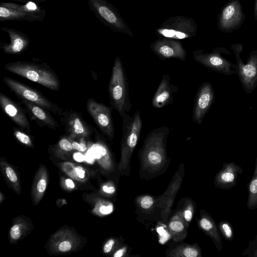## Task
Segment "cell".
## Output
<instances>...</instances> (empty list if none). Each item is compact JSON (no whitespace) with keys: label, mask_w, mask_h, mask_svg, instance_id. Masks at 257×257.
<instances>
[{"label":"cell","mask_w":257,"mask_h":257,"mask_svg":"<svg viewBox=\"0 0 257 257\" xmlns=\"http://www.w3.org/2000/svg\"><path fill=\"white\" fill-rule=\"evenodd\" d=\"M242 172V168L234 162L224 163L215 176L214 186L219 189L229 190L235 186L238 175Z\"/></svg>","instance_id":"obj_16"},{"label":"cell","mask_w":257,"mask_h":257,"mask_svg":"<svg viewBox=\"0 0 257 257\" xmlns=\"http://www.w3.org/2000/svg\"><path fill=\"white\" fill-rule=\"evenodd\" d=\"M254 169L251 180L248 184V197L247 207L249 210L257 209V156Z\"/></svg>","instance_id":"obj_23"},{"label":"cell","mask_w":257,"mask_h":257,"mask_svg":"<svg viewBox=\"0 0 257 257\" xmlns=\"http://www.w3.org/2000/svg\"><path fill=\"white\" fill-rule=\"evenodd\" d=\"M124 251H125V250L124 248H121L115 252V253L113 254V256H114V257L122 256L124 253Z\"/></svg>","instance_id":"obj_42"},{"label":"cell","mask_w":257,"mask_h":257,"mask_svg":"<svg viewBox=\"0 0 257 257\" xmlns=\"http://www.w3.org/2000/svg\"><path fill=\"white\" fill-rule=\"evenodd\" d=\"M242 255L257 257V235L254 239L249 241L247 247L243 251Z\"/></svg>","instance_id":"obj_27"},{"label":"cell","mask_w":257,"mask_h":257,"mask_svg":"<svg viewBox=\"0 0 257 257\" xmlns=\"http://www.w3.org/2000/svg\"><path fill=\"white\" fill-rule=\"evenodd\" d=\"M4 81L10 89L22 99L41 106L54 114L59 113L58 107L37 90L8 77H5Z\"/></svg>","instance_id":"obj_10"},{"label":"cell","mask_w":257,"mask_h":257,"mask_svg":"<svg viewBox=\"0 0 257 257\" xmlns=\"http://www.w3.org/2000/svg\"><path fill=\"white\" fill-rule=\"evenodd\" d=\"M254 16L255 20H257V0H255Z\"/></svg>","instance_id":"obj_44"},{"label":"cell","mask_w":257,"mask_h":257,"mask_svg":"<svg viewBox=\"0 0 257 257\" xmlns=\"http://www.w3.org/2000/svg\"><path fill=\"white\" fill-rule=\"evenodd\" d=\"M169 74H164L153 97L152 104L154 107L161 108L172 103L173 94L178 91V87L171 82Z\"/></svg>","instance_id":"obj_18"},{"label":"cell","mask_w":257,"mask_h":257,"mask_svg":"<svg viewBox=\"0 0 257 257\" xmlns=\"http://www.w3.org/2000/svg\"><path fill=\"white\" fill-rule=\"evenodd\" d=\"M14 135L16 139L21 143L27 146L32 147V141L28 135L17 128L14 129Z\"/></svg>","instance_id":"obj_29"},{"label":"cell","mask_w":257,"mask_h":257,"mask_svg":"<svg viewBox=\"0 0 257 257\" xmlns=\"http://www.w3.org/2000/svg\"><path fill=\"white\" fill-rule=\"evenodd\" d=\"M90 10L105 26L117 33L133 34L116 8L107 0H87Z\"/></svg>","instance_id":"obj_6"},{"label":"cell","mask_w":257,"mask_h":257,"mask_svg":"<svg viewBox=\"0 0 257 257\" xmlns=\"http://www.w3.org/2000/svg\"><path fill=\"white\" fill-rule=\"evenodd\" d=\"M1 166L4 175L8 178L16 192H19V180L14 169L6 162L1 161Z\"/></svg>","instance_id":"obj_24"},{"label":"cell","mask_w":257,"mask_h":257,"mask_svg":"<svg viewBox=\"0 0 257 257\" xmlns=\"http://www.w3.org/2000/svg\"><path fill=\"white\" fill-rule=\"evenodd\" d=\"M76 176L80 179H83L85 176V172L84 170L80 166L76 167L75 169Z\"/></svg>","instance_id":"obj_37"},{"label":"cell","mask_w":257,"mask_h":257,"mask_svg":"<svg viewBox=\"0 0 257 257\" xmlns=\"http://www.w3.org/2000/svg\"><path fill=\"white\" fill-rule=\"evenodd\" d=\"M65 184L66 186L70 188L73 189L75 188V184L73 181L70 179H67L65 180Z\"/></svg>","instance_id":"obj_41"},{"label":"cell","mask_w":257,"mask_h":257,"mask_svg":"<svg viewBox=\"0 0 257 257\" xmlns=\"http://www.w3.org/2000/svg\"><path fill=\"white\" fill-rule=\"evenodd\" d=\"M102 189L103 192L108 194L114 193L115 191V188L113 186L104 185L102 186Z\"/></svg>","instance_id":"obj_38"},{"label":"cell","mask_w":257,"mask_h":257,"mask_svg":"<svg viewBox=\"0 0 257 257\" xmlns=\"http://www.w3.org/2000/svg\"><path fill=\"white\" fill-rule=\"evenodd\" d=\"M112 209L113 208L111 205H102L99 207L98 210L101 214L106 215L111 213L112 211Z\"/></svg>","instance_id":"obj_35"},{"label":"cell","mask_w":257,"mask_h":257,"mask_svg":"<svg viewBox=\"0 0 257 257\" xmlns=\"http://www.w3.org/2000/svg\"><path fill=\"white\" fill-rule=\"evenodd\" d=\"M37 173L33 183L32 193L33 201L35 204H37L41 199L48 183V176L46 169L41 168Z\"/></svg>","instance_id":"obj_22"},{"label":"cell","mask_w":257,"mask_h":257,"mask_svg":"<svg viewBox=\"0 0 257 257\" xmlns=\"http://www.w3.org/2000/svg\"><path fill=\"white\" fill-rule=\"evenodd\" d=\"M197 25L194 21L188 17L177 16L172 17L156 29V33L162 37L181 40L194 36Z\"/></svg>","instance_id":"obj_9"},{"label":"cell","mask_w":257,"mask_h":257,"mask_svg":"<svg viewBox=\"0 0 257 257\" xmlns=\"http://www.w3.org/2000/svg\"><path fill=\"white\" fill-rule=\"evenodd\" d=\"M153 52L162 60L176 58L185 61L187 53L180 42L162 37L150 44Z\"/></svg>","instance_id":"obj_14"},{"label":"cell","mask_w":257,"mask_h":257,"mask_svg":"<svg viewBox=\"0 0 257 257\" xmlns=\"http://www.w3.org/2000/svg\"><path fill=\"white\" fill-rule=\"evenodd\" d=\"M86 108L103 134L108 139H113L114 136V128L111 115L113 108L98 102L92 98L87 100Z\"/></svg>","instance_id":"obj_11"},{"label":"cell","mask_w":257,"mask_h":257,"mask_svg":"<svg viewBox=\"0 0 257 257\" xmlns=\"http://www.w3.org/2000/svg\"><path fill=\"white\" fill-rule=\"evenodd\" d=\"M175 256H185V257H197L201 255L199 249L195 246H189L181 247L179 248V251L176 252Z\"/></svg>","instance_id":"obj_26"},{"label":"cell","mask_w":257,"mask_h":257,"mask_svg":"<svg viewBox=\"0 0 257 257\" xmlns=\"http://www.w3.org/2000/svg\"><path fill=\"white\" fill-rule=\"evenodd\" d=\"M58 146L60 150L66 152H70L73 149L72 142L69 139L66 138H62L59 140Z\"/></svg>","instance_id":"obj_31"},{"label":"cell","mask_w":257,"mask_h":257,"mask_svg":"<svg viewBox=\"0 0 257 257\" xmlns=\"http://www.w3.org/2000/svg\"><path fill=\"white\" fill-rule=\"evenodd\" d=\"M10 1H16V2H18L21 3L22 4H25V3L29 2H36L37 3H40L38 0H10Z\"/></svg>","instance_id":"obj_43"},{"label":"cell","mask_w":257,"mask_h":257,"mask_svg":"<svg viewBox=\"0 0 257 257\" xmlns=\"http://www.w3.org/2000/svg\"><path fill=\"white\" fill-rule=\"evenodd\" d=\"M71 239L63 238L59 240L57 243V249L60 252H67L72 249L74 242Z\"/></svg>","instance_id":"obj_28"},{"label":"cell","mask_w":257,"mask_h":257,"mask_svg":"<svg viewBox=\"0 0 257 257\" xmlns=\"http://www.w3.org/2000/svg\"><path fill=\"white\" fill-rule=\"evenodd\" d=\"M6 70L52 90L60 88L58 78L49 67L29 61H16L6 63Z\"/></svg>","instance_id":"obj_3"},{"label":"cell","mask_w":257,"mask_h":257,"mask_svg":"<svg viewBox=\"0 0 257 257\" xmlns=\"http://www.w3.org/2000/svg\"><path fill=\"white\" fill-rule=\"evenodd\" d=\"M10 38V43L1 42V47L4 52L9 54H17L25 51L30 43V38L26 34L12 28L2 27Z\"/></svg>","instance_id":"obj_15"},{"label":"cell","mask_w":257,"mask_h":257,"mask_svg":"<svg viewBox=\"0 0 257 257\" xmlns=\"http://www.w3.org/2000/svg\"><path fill=\"white\" fill-rule=\"evenodd\" d=\"M169 228L173 232H181L184 229V225L182 221L180 220H173L169 225Z\"/></svg>","instance_id":"obj_32"},{"label":"cell","mask_w":257,"mask_h":257,"mask_svg":"<svg viewBox=\"0 0 257 257\" xmlns=\"http://www.w3.org/2000/svg\"><path fill=\"white\" fill-rule=\"evenodd\" d=\"M153 199L151 196H144L141 200V206L144 209L150 208L153 204Z\"/></svg>","instance_id":"obj_33"},{"label":"cell","mask_w":257,"mask_h":257,"mask_svg":"<svg viewBox=\"0 0 257 257\" xmlns=\"http://www.w3.org/2000/svg\"><path fill=\"white\" fill-rule=\"evenodd\" d=\"M108 90L111 106L122 117L131 110L132 104L127 75L119 56L114 61Z\"/></svg>","instance_id":"obj_2"},{"label":"cell","mask_w":257,"mask_h":257,"mask_svg":"<svg viewBox=\"0 0 257 257\" xmlns=\"http://www.w3.org/2000/svg\"><path fill=\"white\" fill-rule=\"evenodd\" d=\"M45 16L46 10L34 2H29L22 4L11 2L0 3L1 22L42 21Z\"/></svg>","instance_id":"obj_5"},{"label":"cell","mask_w":257,"mask_h":257,"mask_svg":"<svg viewBox=\"0 0 257 257\" xmlns=\"http://www.w3.org/2000/svg\"><path fill=\"white\" fill-rule=\"evenodd\" d=\"M66 130L70 139H83L89 137L91 130L87 123L74 112H70L65 117Z\"/></svg>","instance_id":"obj_19"},{"label":"cell","mask_w":257,"mask_h":257,"mask_svg":"<svg viewBox=\"0 0 257 257\" xmlns=\"http://www.w3.org/2000/svg\"><path fill=\"white\" fill-rule=\"evenodd\" d=\"M74 159L77 162H82L84 160V156L80 153H76L74 155Z\"/></svg>","instance_id":"obj_40"},{"label":"cell","mask_w":257,"mask_h":257,"mask_svg":"<svg viewBox=\"0 0 257 257\" xmlns=\"http://www.w3.org/2000/svg\"><path fill=\"white\" fill-rule=\"evenodd\" d=\"M199 225L201 228L212 239L217 250L220 251L223 248L221 237L219 229L212 217L207 212H201Z\"/></svg>","instance_id":"obj_21"},{"label":"cell","mask_w":257,"mask_h":257,"mask_svg":"<svg viewBox=\"0 0 257 257\" xmlns=\"http://www.w3.org/2000/svg\"><path fill=\"white\" fill-rule=\"evenodd\" d=\"M72 145L73 149L80 152H84L87 150V147L85 143L82 142L78 143L76 141L72 142Z\"/></svg>","instance_id":"obj_34"},{"label":"cell","mask_w":257,"mask_h":257,"mask_svg":"<svg viewBox=\"0 0 257 257\" xmlns=\"http://www.w3.org/2000/svg\"><path fill=\"white\" fill-rule=\"evenodd\" d=\"M114 244V241L112 239L108 240L103 246V251L104 253H109L112 249Z\"/></svg>","instance_id":"obj_36"},{"label":"cell","mask_w":257,"mask_h":257,"mask_svg":"<svg viewBox=\"0 0 257 257\" xmlns=\"http://www.w3.org/2000/svg\"><path fill=\"white\" fill-rule=\"evenodd\" d=\"M30 115L39 125H43L50 128L56 130L58 126L57 122L44 108L26 99H22Z\"/></svg>","instance_id":"obj_20"},{"label":"cell","mask_w":257,"mask_h":257,"mask_svg":"<svg viewBox=\"0 0 257 257\" xmlns=\"http://www.w3.org/2000/svg\"><path fill=\"white\" fill-rule=\"evenodd\" d=\"M22 233V227L20 224H14L10 229V237L13 240L19 239L21 237Z\"/></svg>","instance_id":"obj_30"},{"label":"cell","mask_w":257,"mask_h":257,"mask_svg":"<svg viewBox=\"0 0 257 257\" xmlns=\"http://www.w3.org/2000/svg\"><path fill=\"white\" fill-rule=\"evenodd\" d=\"M214 100V91L211 83L203 82L199 87L194 99L192 118L201 124Z\"/></svg>","instance_id":"obj_13"},{"label":"cell","mask_w":257,"mask_h":257,"mask_svg":"<svg viewBox=\"0 0 257 257\" xmlns=\"http://www.w3.org/2000/svg\"><path fill=\"white\" fill-rule=\"evenodd\" d=\"M40 3H44L46 2V0H38Z\"/></svg>","instance_id":"obj_45"},{"label":"cell","mask_w":257,"mask_h":257,"mask_svg":"<svg viewBox=\"0 0 257 257\" xmlns=\"http://www.w3.org/2000/svg\"><path fill=\"white\" fill-rule=\"evenodd\" d=\"M236 60L237 74L245 92L250 94L257 87V49L252 50L244 64L240 57L243 46L234 44L231 46Z\"/></svg>","instance_id":"obj_7"},{"label":"cell","mask_w":257,"mask_h":257,"mask_svg":"<svg viewBox=\"0 0 257 257\" xmlns=\"http://www.w3.org/2000/svg\"><path fill=\"white\" fill-rule=\"evenodd\" d=\"M218 229L223 237L228 241L234 238V230L231 223L227 220H221L219 222Z\"/></svg>","instance_id":"obj_25"},{"label":"cell","mask_w":257,"mask_h":257,"mask_svg":"<svg viewBox=\"0 0 257 257\" xmlns=\"http://www.w3.org/2000/svg\"><path fill=\"white\" fill-rule=\"evenodd\" d=\"M166 125L158 127L151 131L145 138L140 151L144 169L155 172L166 162V143L170 133Z\"/></svg>","instance_id":"obj_1"},{"label":"cell","mask_w":257,"mask_h":257,"mask_svg":"<svg viewBox=\"0 0 257 257\" xmlns=\"http://www.w3.org/2000/svg\"><path fill=\"white\" fill-rule=\"evenodd\" d=\"M0 104L4 112L15 123L30 132L29 121L19 104L2 93H0Z\"/></svg>","instance_id":"obj_17"},{"label":"cell","mask_w":257,"mask_h":257,"mask_svg":"<svg viewBox=\"0 0 257 257\" xmlns=\"http://www.w3.org/2000/svg\"><path fill=\"white\" fill-rule=\"evenodd\" d=\"M244 16L238 0H232L223 8L219 16L218 28L222 32H231L238 29Z\"/></svg>","instance_id":"obj_12"},{"label":"cell","mask_w":257,"mask_h":257,"mask_svg":"<svg viewBox=\"0 0 257 257\" xmlns=\"http://www.w3.org/2000/svg\"><path fill=\"white\" fill-rule=\"evenodd\" d=\"M223 53L231 54L224 48H215L210 52L202 50L194 51L193 57L202 65L219 73L226 75L237 74V65L224 58L221 54Z\"/></svg>","instance_id":"obj_8"},{"label":"cell","mask_w":257,"mask_h":257,"mask_svg":"<svg viewBox=\"0 0 257 257\" xmlns=\"http://www.w3.org/2000/svg\"><path fill=\"white\" fill-rule=\"evenodd\" d=\"M184 218L185 220L187 221H190L191 220L192 218V211L190 209H186L184 211Z\"/></svg>","instance_id":"obj_39"},{"label":"cell","mask_w":257,"mask_h":257,"mask_svg":"<svg viewBox=\"0 0 257 257\" xmlns=\"http://www.w3.org/2000/svg\"><path fill=\"white\" fill-rule=\"evenodd\" d=\"M122 137L121 140V158L118 168L127 169L134 151L139 142L143 127L140 110L131 116L127 113L122 117Z\"/></svg>","instance_id":"obj_4"}]
</instances>
